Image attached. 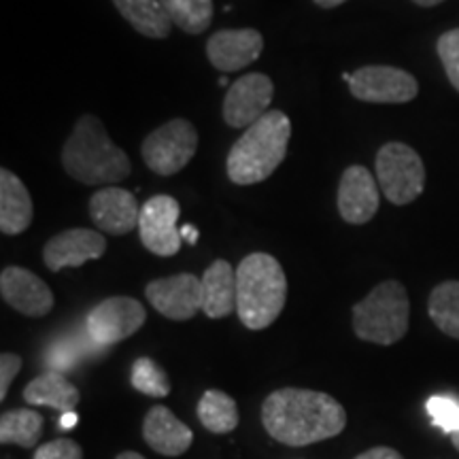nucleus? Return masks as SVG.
Segmentation results:
<instances>
[{"label": "nucleus", "instance_id": "nucleus-1", "mask_svg": "<svg viewBox=\"0 0 459 459\" xmlns=\"http://www.w3.org/2000/svg\"><path fill=\"white\" fill-rule=\"evenodd\" d=\"M262 421L279 443L307 446L341 434L347 426V412L341 402L324 392L283 387L264 400Z\"/></svg>", "mask_w": 459, "mask_h": 459}, {"label": "nucleus", "instance_id": "nucleus-2", "mask_svg": "<svg viewBox=\"0 0 459 459\" xmlns=\"http://www.w3.org/2000/svg\"><path fill=\"white\" fill-rule=\"evenodd\" d=\"M62 166L68 177L85 186H111L132 172L124 149L108 139L105 126L94 115L77 119L62 149Z\"/></svg>", "mask_w": 459, "mask_h": 459}, {"label": "nucleus", "instance_id": "nucleus-3", "mask_svg": "<svg viewBox=\"0 0 459 459\" xmlns=\"http://www.w3.org/2000/svg\"><path fill=\"white\" fill-rule=\"evenodd\" d=\"M290 139V117L281 111H268L230 147L226 164L230 181L237 186H255L266 181L285 160Z\"/></svg>", "mask_w": 459, "mask_h": 459}, {"label": "nucleus", "instance_id": "nucleus-4", "mask_svg": "<svg viewBox=\"0 0 459 459\" xmlns=\"http://www.w3.org/2000/svg\"><path fill=\"white\" fill-rule=\"evenodd\" d=\"M287 277L271 254L247 255L237 268V313L249 330L273 325L283 311Z\"/></svg>", "mask_w": 459, "mask_h": 459}, {"label": "nucleus", "instance_id": "nucleus-5", "mask_svg": "<svg viewBox=\"0 0 459 459\" xmlns=\"http://www.w3.org/2000/svg\"><path fill=\"white\" fill-rule=\"evenodd\" d=\"M411 302L404 285L383 281L353 307V330L358 338L375 344H394L409 332Z\"/></svg>", "mask_w": 459, "mask_h": 459}, {"label": "nucleus", "instance_id": "nucleus-6", "mask_svg": "<svg viewBox=\"0 0 459 459\" xmlns=\"http://www.w3.org/2000/svg\"><path fill=\"white\" fill-rule=\"evenodd\" d=\"M377 181L392 204H411L426 187V166L415 149L387 143L377 153Z\"/></svg>", "mask_w": 459, "mask_h": 459}, {"label": "nucleus", "instance_id": "nucleus-7", "mask_svg": "<svg viewBox=\"0 0 459 459\" xmlns=\"http://www.w3.org/2000/svg\"><path fill=\"white\" fill-rule=\"evenodd\" d=\"M198 132L187 119H170L143 141L141 153L147 169L160 177H170L186 169L196 156Z\"/></svg>", "mask_w": 459, "mask_h": 459}, {"label": "nucleus", "instance_id": "nucleus-8", "mask_svg": "<svg viewBox=\"0 0 459 459\" xmlns=\"http://www.w3.org/2000/svg\"><path fill=\"white\" fill-rule=\"evenodd\" d=\"M147 321L145 307L128 296L107 298L88 315V336L99 347H111L136 334Z\"/></svg>", "mask_w": 459, "mask_h": 459}, {"label": "nucleus", "instance_id": "nucleus-9", "mask_svg": "<svg viewBox=\"0 0 459 459\" xmlns=\"http://www.w3.org/2000/svg\"><path fill=\"white\" fill-rule=\"evenodd\" d=\"M347 83L355 99L377 105H402L419 94L417 79L395 66H361Z\"/></svg>", "mask_w": 459, "mask_h": 459}, {"label": "nucleus", "instance_id": "nucleus-10", "mask_svg": "<svg viewBox=\"0 0 459 459\" xmlns=\"http://www.w3.org/2000/svg\"><path fill=\"white\" fill-rule=\"evenodd\" d=\"M179 215V203L172 196L160 194V196L149 198L141 206L139 217V234L145 249L160 257H170L179 254L183 245L181 228H177Z\"/></svg>", "mask_w": 459, "mask_h": 459}, {"label": "nucleus", "instance_id": "nucleus-11", "mask_svg": "<svg viewBox=\"0 0 459 459\" xmlns=\"http://www.w3.org/2000/svg\"><path fill=\"white\" fill-rule=\"evenodd\" d=\"M274 83L268 74L249 73L230 85L223 99V119L230 128H249L268 113Z\"/></svg>", "mask_w": 459, "mask_h": 459}, {"label": "nucleus", "instance_id": "nucleus-12", "mask_svg": "<svg viewBox=\"0 0 459 459\" xmlns=\"http://www.w3.org/2000/svg\"><path fill=\"white\" fill-rule=\"evenodd\" d=\"M145 296L160 315L172 321H187L203 311V281L189 273L152 281Z\"/></svg>", "mask_w": 459, "mask_h": 459}, {"label": "nucleus", "instance_id": "nucleus-13", "mask_svg": "<svg viewBox=\"0 0 459 459\" xmlns=\"http://www.w3.org/2000/svg\"><path fill=\"white\" fill-rule=\"evenodd\" d=\"M107 240L100 232L88 228H71L56 234L43 247V262L51 273L62 268H79L85 262L105 255Z\"/></svg>", "mask_w": 459, "mask_h": 459}, {"label": "nucleus", "instance_id": "nucleus-14", "mask_svg": "<svg viewBox=\"0 0 459 459\" xmlns=\"http://www.w3.org/2000/svg\"><path fill=\"white\" fill-rule=\"evenodd\" d=\"M338 211L347 223L361 226L368 223L377 215L378 203V181L366 166H349L342 172L341 183H338Z\"/></svg>", "mask_w": 459, "mask_h": 459}, {"label": "nucleus", "instance_id": "nucleus-15", "mask_svg": "<svg viewBox=\"0 0 459 459\" xmlns=\"http://www.w3.org/2000/svg\"><path fill=\"white\" fill-rule=\"evenodd\" d=\"M3 300L26 317H45L54 308V294L37 274L22 266H7L0 274Z\"/></svg>", "mask_w": 459, "mask_h": 459}, {"label": "nucleus", "instance_id": "nucleus-16", "mask_svg": "<svg viewBox=\"0 0 459 459\" xmlns=\"http://www.w3.org/2000/svg\"><path fill=\"white\" fill-rule=\"evenodd\" d=\"M262 51L264 37L255 28L220 30L206 43V57L221 73L243 71V68L254 65Z\"/></svg>", "mask_w": 459, "mask_h": 459}, {"label": "nucleus", "instance_id": "nucleus-17", "mask_svg": "<svg viewBox=\"0 0 459 459\" xmlns=\"http://www.w3.org/2000/svg\"><path fill=\"white\" fill-rule=\"evenodd\" d=\"M90 217L100 232L124 237L139 228L141 209L134 194L122 187H102L90 198Z\"/></svg>", "mask_w": 459, "mask_h": 459}, {"label": "nucleus", "instance_id": "nucleus-18", "mask_svg": "<svg viewBox=\"0 0 459 459\" xmlns=\"http://www.w3.org/2000/svg\"><path fill=\"white\" fill-rule=\"evenodd\" d=\"M143 436L153 451L166 457H179L192 446L194 434L166 406H153L143 421Z\"/></svg>", "mask_w": 459, "mask_h": 459}, {"label": "nucleus", "instance_id": "nucleus-19", "mask_svg": "<svg viewBox=\"0 0 459 459\" xmlns=\"http://www.w3.org/2000/svg\"><path fill=\"white\" fill-rule=\"evenodd\" d=\"M32 215V198L24 181L9 169L0 170V232L7 237L26 232Z\"/></svg>", "mask_w": 459, "mask_h": 459}, {"label": "nucleus", "instance_id": "nucleus-20", "mask_svg": "<svg viewBox=\"0 0 459 459\" xmlns=\"http://www.w3.org/2000/svg\"><path fill=\"white\" fill-rule=\"evenodd\" d=\"M203 311L211 319H223L237 311V271L226 260H215L203 274Z\"/></svg>", "mask_w": 459, "mask_h": 459}, {"label": "nucleus", "instance_id": "nucleus-21", "mask_svg": "<svg viewBox=\"0 0 459 459\" xmlns=\"http://www.w3.org/2000/svg\"><path fill=\"white\" fill-rule=\"evenodd\" d=\"M79 389L57 370L32 378L24 387V400L32 406H49L60 412H71L79 404Z\"/></svg>", "mask_w": 459, "mask_h": 459}, {"label": "nucleus", "instance_id": "nucleus-22", "mask_svg": "<svg viewBox=\"0 0 459 459\" xmlns=\"http://www.w3.org/2000/svg\"><path fill=\"white\" fill-rule=\"evenodd\" d=\"M119 13L136 32L147 39H166L172 22L160 0H113Z\"/></svg>", "mask_w": 459, "mask_h": 459}, {"label": "nucleus", "instance_id": "nucleus-23", "mask_svg": "<svg viewBox=\"0 0 459 459\" xmlns=\"http://www.w3.org/2000/svg\"><path fill=\"white\" fill-rule=\"evenodd\" d=\"M45 421L34 409H15L0 417V443L32 449L41 440Z\"/></svg>", "mask_w": 459, "mask_h": 459}, {"label": "nucleus", "instance_id": "nucleus-24", "mask_svg": "<svg viewBox=\"0 0 459 459\" xmlns=\"http://www.w3.org/2000/svg\"><path fill=\"white\" fill-rule=\"evenodd\" d=\"M198 419L209 432L230 434L238 428V406L232 395L209 389L198 402Z\"/></svg>", "mask_w": 459, "mask_h": 459}, {"label": "nucleus", "instance_id": "nucleus-25", "mask_svg": "<svg viewBox=\"0 0 459 459\" xmlns=\"http://www.w3.org/2000/svg\"><path fill=\"white\" fill-rule=\"evenodd\" d=\"M429 317L446 336L459 341V281L436 285L428 300Z\"/></svg>", "mask_w": 459, "mask_h": 459}, {"label": "nucleus", "instance_id": "nucleus-26", "mask_svg": "<svg viewBox=\"0 0 459 459\" xmlns=\"http://www.w3.org/2000/svg\"><path fill=\"white\" fill-rule=\"evenodd\" d=\"M172 26L187 34H203L213 22V0H160Z\"/></svg>", "mask_w": 459, "mask_h": 459}, {"label": "nucleus", "instance_id": "nucleus-27", "mask_svg": "<svg viewBox=\"0 0 459 459\" xmlns=\"http://www.w3.org/2000/svg\"><path fill=\"white\" fill-rule=\"evenodd\" d=\"M132 387L149 398H166L170 394V381L164 368L152 358H139L132 364Z\"/></svg>", "mask_w": 459, "mask_h": 459}, {"label": "nucleus", "instance_id": "nucleus-28", "mask_svg": "<svg viewBox=\"0 0 459 459\" xmlns=\"http://www.w3.org/2000/svg\"><path fill=\"white\" fill-rule=\"evenodd\" d=\"M428 415L432 417L434 426H438L445 434L459 432V402L451 395H434L426 404Z\"/></svg>", "mask_w": 459, "mask_h": 459}, {"label": "nucleus", "instance_id": "nucleus-29", "mask_svg": "<svg viewBox=\"0 0 459 459\" xmlns=\"http://www.w3.org/2000/svg\"><path fill=\"white\" fill-rule=\"evenodd\" d=\"M85 355V344L79 341H74V338H62V341H57L51 344L49 353H48V364L51 366V370H57V372H65L68 368H73L74 364H79V359H82Z\"/></svg>", "mask_w": 459, "mask_h": 459}, {"label": "nucleus", "instance_id": "nucleus-30", "mask_svg": "<svg viewBox=\"0 0 459 459\" xmlns=\"http://www.w3.org/2000/svg\"><path fill=\"white\" fill-rule=\"evenodd\" d=\"M436 51H438L440 62H443L451 85L459 91V28L440 34L438 43H436Z\"/></svg>", "mask_w": 459, "mask_h": 459}, {"label": "nucleus", "instance_id": "nucleus-31", "mask_svg": "<svg viewBox=\"0 0 459 459\" xmlns=\"http://www.w3.org/2000/svg\"><path fill=\"white\" fill-rule=\"evenodd\" d=\"M34 459H83V451L71 438H57L39 446Z\"/></svg>", "mask_w": 459, "mask_h": 459}, {"label": "nucleus", "instance_id": "nucleus-32", "mask_svg": "<svg viewBox=\"0 0 459 459\" xmlns=\"http://www.w3.org/2000/svg\"><path fill=\"white\" fill-rule=\"evenodd\" d=\"M22 361L20 355L15 353H3L0 355V400L7 398L11 383L17 377V372L22 370Z\"/></svg>", "mask_w": 459, "mask_h": 459}, {"label": "nucleus", "instance_id": "nucleus-33", "mask_svg": "<svg viewBox=\"0 0 459 459\" xmlns=\"http://www.w3.org/2000/svg\"><path fill=\"white\" fill-rule=\"evenodd\" d=\"M355 459H404L398 451L389 449V446H375V449L361 453Z\"/></svg>", "mask_w": 459, "mask_h": 459}, {"label": "nucleus", "instance_id": "nucleus-34", "mask_svg": "<svg viewBox=\"0 0 459 459\" xmlns=\"http://www.w3.org/2000/svg\"><path fill=\"white\" fill-rule=\"evenodd\" d=\"M181 238L189 245H196L198 243V228H194L192 223H186V226H181Z\"/></svg>", "mask_w": 459, "mask_h": 459}, {"label": "nucleus", "instance_id": "nucleus-35", "mask_svg": "<svg viewBox=\"0 0 459 459\" xmlns=\"http://www.w3.org/2000/svg\"><path fill=\"white\" fill-rule=\"evenodd\" d=\"M79 423V415L74 411H71V412H62V417H60V428L62 429H73L74 426H77Z\"/></svg>", "mask_w": 459, "mask_h": 459}, {"label": "nucleus", "instance_id": "nucleus-36", "mask_svg": "<svg viewBox=\"0 0 459 459\" xmlns=\"http://www.w3.org/2000/svg\"><path fill=\"white\" fill-rule=\"evenodd\" d=\"M313 3L321 9H334V7H338V4L347 3V0H313Z\"/></svg>", "mask_w": 459, "mask_h": 459}, {"label": "nucleus", "instance_id": "nucleus-37", "mask_svg": "<svg viewBox=\"0 0 459 459\" xmlns=\"http://www.w3.org/2000/svg\"><path fill=\"white\" fill-rule=\"evenodd\" d=\"M412 3L415 4H419V7H436V4H440V3H445V0H412Z\"/></svg>", "mask_w": 459, "mask_h": 459}, {"label": "nucleus", "instance_id": "nucleus-38", "mask_svg": "<svg viewBox=\"0 0 459 459\" xmlns=\"http://www.w3.org/2000/svg\"><path fill=\"white\" fill-rule=\"evenodd\" d=\"M115 459H145V457H143L141 453H136V451H126V453H119V455Z\"/></svg>", "mask_w": 459, "mask_h": 459}, {"label": "nucleus", "instance_id": "nucleus-39", "mask_svg": "<svg viewBox=\"0 0 459 459\" xmlns=\"http://www.w3.org/2000/svg\"><path fill=\"white\" fill-rule=\"evenodd\" d=\"M451 438H453V446H455V449L459 451V432H455V434H453V436H451Z\"/></svg>", "mask_w": 459, "mask_h": 459}]
</instances>
